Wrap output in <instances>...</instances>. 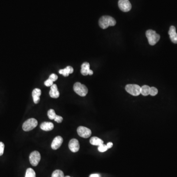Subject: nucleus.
<instances>
[{"label": "nucleus", "mask_w": 177, "mask_h": 177, "mask_svg": "<svg viewBox=\"0 0 177 177\" xmlns=\"http://www.w3.org/2000/svg\"><path fill=\"white\" fill-rule=\"evenodd\" d=\"M49 95L51 98L57 99L60 96V92L58 90L57 86L56 84H54L51 86V89L49 92Z\"/></svg>", "instance_id": "13"}, {"label": "nucleus", "mask_w": 177, "mask_h": 177, "mask_svg": "<svg viewBox=\"0 0 177 177\" xmlns=\"http://www.w3.org/2000/svg\"><path fill=\"white\" fill-rule=\"evenodd\" d=\"M74 92L80 96H85L88 92V90L85 85L82 84L80 82H76L73 86Z\"/></svg>", "instance_id": "3"}, {"label": "nucleus", "mask_w": 177, "mask_h": 177, "mask_svg": "<svg viewBox=\"0 0 177 177\" xmlns=\"http://www.w3.org/2000/svg\"><path fill=\"white\" fill-rule=\"evenodd\" d=\"M47 115H48V118H49L50 120H54V119H55V117H56L57 115L56 114L55 111L53 109H50L48 111Z\"/></svg>", "instance_id": "21"}, {"label": "nucleus", "mask_w": 177, "mask_h": 177, "mask_svg": "<svg viewBox=\"0 0 177 177\" xmlns=\"http://www.w3.org/2000/svg\"><path fill=\"white\" fill-rule=\"evenodd\" d=\"M99 23L101 28L105 29L109 26H114L116 25V21L111 16L105 15L100 17Z\"/></svg>", "instance_id": "1"}, {"label": "nucleus", "mask_w": 177, "mask_h": 177, "mask_svg": "<svg viewBox=\"0 0 177 177\" xmlns=\"http://www.w3.org/2000/svg\"><path fill=\"white\" fill-rule=\"evenodd\" d=\"M90 143L94 146H100L103 144V141L97 137H92L90 140Z\"/></svg>", "instance_id": "17"}, {"label": "nucleus", "mask_w": 177, "mask_h": 177, "mask_svg": "<svg viewBox=\"0 0 177 177\" xmlns=\"http://www.w3.org/2000/svg\"><path fill=\"white\" fill-rule=\"evenodd\" d=\"M118 5L120 9L122 12H129L132 9V4L129 0H119Z\"/></svg>", "instance_id": "8"}, {"label": "nucleus", "mask_w": 177, "mask_h": 177, "mask_svg": "<svg viewBox=\"0 0 177 177\" xmlns=\"http://www.w3.org/2000/svg\"><path fill=\"white\" fill-rule=\"evenodd\" d=\"M171 41L172 42L175 44L177 43V33H176V28L174 26H171L170 27L169 31L168 32Z\"/></svg>", "instance_id": "12"}, {"label": "nucleus", "mask_w": 177, "mask_h": 177, "mask_svg": "<svg viewBox=\"0 0 177 177\" xmlns=\"http://www.w3.org/2000/svg\"><path fill=\"white\" fill-rule=\"evenodd\" d=\"M42 92L39 88H35L32 92V96H33V100L34 103L35 104H38L40 101V96H41Z\"/></svg>", "instance_id": "14"}, {"label": "nucleus", "mask_w": 177, "mask_h": 177, "mask_svg": "<svg viewBox=\"0 0 177 177\" xmlns=\"http://www.w3.org/2000/svg\"><path fill=\"white\" fill-rule=\"evenodd\" d=\"M54 120L56 122H58V123H61V122H62L63 121V118L61 116L56 115L55 119Z\"/></svg>", "instance_id": "27"}, {"label": "nucleus", "mask_w": 177, "mask_h": 177, "mask_svg": "<svg viewBox=\"0 0 177 177\" xmlns=\"http://www.w3.org/2000/svg\"><path fill=\"white\" fill-rule=\"evenodd\" d=\"M52 177H65L64 172L60 170H56L53 172Z\"/></svg>", "instance_id": "20"}, {"label": "nucleus", "mask_w": 177, "mask_h": 177, "mask_svg": "<svg viewBox=\"0 0 177 177\" xmlns=\"http://www.w3.org/2000/svg\"><path fill=\"white\" fill-rule=\"evenodd\" d=\"M146 35L148 40L149 43L151 45H154L156 44L160 38L159 35L152 30H147L146 32Z\"/></svg>", "instance_id": "2"}, {"label": "nucleus", "mask_w": 177, "mask_h": 177, "mask_svg": "<svg viewBox=\"0 0 177 177\" xmlns=\"http://www.w3.org/2000/svg\"><path fill=\"white\" fill-rule=\"evenodd\" d=\"M158 93V90L156 88L154 87H150V95H151L152 96H155Z\"/></svg>", "instance_id": "23"}, {"label": "nucleus", "mask_w": 177, "mask_h": 177, "mask_svg": "<svg viewBox=\"0 0 177 177\" xmlns=\"http://www.w3.org/2000/svg\"><path fill=\"white\" fill-rule=\"evenodd\" d=\"M108 148L107 147V145L104 144H102L100 146H99L98 147V150L100 152H105L106 151L108 150Z\"/></svg>", "instance_id": "22"}, {"label": "nucleus", "mask_w": 177, "mask_h": 177, "mask_svg": "<svg viewBox=\"0 0 177 177\" xmlns=\"http://www.w3.org/2000/svg\"><path fill=\"white\" fill-rule=\"evenodd\" d=\"M41 159V154L38 151L33 152L29 156L30 163L33 166H37L39 163Z\"/></svg>", "instance_id": "6"}, {"label": "nucleus", "mask_w": 177, "mask_h": 177, "mask_svg": "<svg viewBox=\"0 0 177 177\" xmlns=\"http://www.w3.org/2000/svg\"><path fill=\"white\" fill-rule=\"evenodd\" d=\"M38 124V121L35 119H29L24 122L22 129L25 132H29L36 128Z\"/></svg>", "instance_id": "4"}, {"label": "nucleus", "mask_w": 177, "mask_h": 177, "mask_svg": "<svg viewBox=\"0 0 177 177\" xmlns=\"http://www.w3.org/2000/svg\"><path fill=\"white\" fill-rule=\"evenodd\" d=\"M5 144L3 142H0V156H1L4 154Z\"/></svg>", "instance_id": "25"}, {"label": "nucleus", "mask_w": 177, "mask_h": 177, "mask_svg": "<svg viewBox=\"0 0 177 177\" xmlns=\"http://www.w3.org/2000/svg\"><path fill=\"white\" fill-rule=\"evenodd\" d=\"M106 145H107L108 149H110L113 147V143H112V142H109Z\"/></svg>", "instance_id": "28"}, {"label": "nucleus", "mask_w": 177, "mask_h": 177, "mask_svg": "<svg viewBox=\"0 0 177 177\" xmlns=\"http://www.w3.org/2000/svg\"><path fill=\"white\" fill-rule=\"evenodd\" d=\"M89 177H100V176L98 174H93L91 175Z\"/></svg>", "instance_id": "29"}, {"label": "nucleus", "mask_w": 177, "mask_h": 177, "mask_svg": "<svg viewBox=\"0 0 177 177\" xmlns=\"http://www.w3.org/2000/svg\"><path fill=\"white\" fill-rule=\"evenodd\" d=\"M77 131L78 135L82 138H88L91 135V130L85 126L78 127Z\"/></svg>", "instance_id": "7"}, {"label": "nucleus", "mask_w": 177, "mask_h": 177, "mask_svg": "<svg viewBox=\"0 0 177 177\" xmlns=\"http://www.w3.org/2000/svg\"><path fill=\"white\" fill-rule=\"evenodd\" d=\"M141 87L136 84H129L125 86V90L129 94L134 96H138L141 94Z\"/></svg>", "instance_id": "5"}, {"label": "nucleus", "mask_w": 177, "mask_h": 177, "mask_svg": "<svg viewBox=\"0 0 177 177\" xmlns=\"http://www.w3.org/2000/svg\"><path fill=\"white\" fill-rule=\"evenodd\" d=\"M150 87L147 85H144L141 87V94L144 96H147L150 95Z\"/></svg>", "instance_id": "18"}, {"label": "nucleus", "mask_w": 177, "mask_h": 177, "mask_svg": "<svg viewBox=\"0 0 177 177\" xmlns=\"http://www.w3.org/2000/svg\"><path fill=\"white\" fill-rule=\"evenodd\" d=\"M90 65L89 63L85 62L81 65V73L83 75L86 76L87 75H92L93 74V72L90 68Z\"/></svg>", "instance_id": "10"}, {"label": "nucleus", "mask_w": 177, "mask_h": 177, "mask_svg": "<svg viewBox=\"0 0 177 177\" xmlns=\"http://www.w3.org/2000/svg\"><path fill=\"white\" fill-rule=\"evenodd\" d=\"M25 177H36L35 171L31 168H28L26 170Z\"/></svg>", "instance_id": "19"}, {"label": "nucleus", "mask_w": 177, "mask_h": 177, "mask_svg": "<svg viewBox=\"0 0 177 177\" xmlns=\"http://www.w3.org/2000/svg\"><path fill=\"white\" fill-rule=\"evenodd\" d=\"M58 76L57 75L53 73V74H51V75L49 76V77L48 79L51 80H52V81L54 82L56 81V80L58 79Z\"/></svg>", "instance_id": "24"}, {"label": "nucleus", "mask_w": 177, "mask_h": 177, "mask_svg": "<svg viewBox=\"0 0 177 177\" xmlns=\"http://www.w3.org/2000/svg\"><path fill=\"white\" fill-rule=\"evenodd\" d=\"M69 150L73 152H77L80 148L79 143L76 139H72L68 144Z\"/></svg>", "instance_id": "9"}, {"label": "nucleus", "mask_w": 177, "mask_h": 177, "mask_svg": "<svg viewBox=\"0 0 177 177\" xmlns=\"http://www.w3.org/2000/svg\"><path fill=\"white\" fill-rule=\"evenodd\" d=\"M54 125L51 122H43L41 125V129L44 131H51L53 129Z\"/></svg>", "instance_id": "15"}, {"label": "nucleus", "mask_w": 177, "mask_h": 177, "mask_svg": "<svg viewBox=\"0 0 177 177\" xmlns=\"http://www.w3.org/2000/svg\"><path fill=\"white\" fill-rule=\"evenodd\" d=\"M44 85L47 87H51V86L53 85V82L49 79H48L46 81L44 82Z\"/></svg>", "instance_id": "26"}, {"label": "nucleus", "mask_w": 177, "mask_h": 177, "mask_svg": "<svg viewBox=\"0 0 177 177\" xmlns=\"http://www.w3.org/2000/svg\"><path fill=\"white\" fill-rule=\"evenodd\" d=\"M63 142V139L61 136H56L52 141L51 148L53 150H57L58 149H59L61 147Z\"/></svg>", "instance_id": "11"}, {"label": "nucleus", "mask_w": 177, "mask_h": 177, "mask_svg": "<svg viewBox=\"0 0 177 177\" xmlns=\"http://www.w3.org/2000/svg\"><path fill=\"white\" fill-rule=\"evenodd\" d=\"M59 72L60 74L63 75L65 77H68L69 74L73 73V68L72 66H66L64 69H60Z\"/></svg>", "instance_id": "16"}, {"label": "nucleus", "mask_w": 177, "mask_h": 177, "mask_svg": "<svg viewBox=\"0 0 177 177\" xmlns=\"http://www.w3.org/2000/svg\"><path fill=\"white\" fill-rule=\"evenodd\" d=\"M65 177H70V176H65Z\"/></svg>", "instance_id": "30"}]
</instances>
